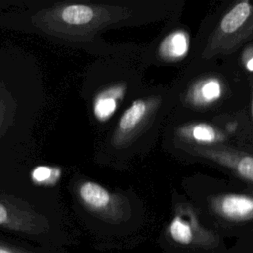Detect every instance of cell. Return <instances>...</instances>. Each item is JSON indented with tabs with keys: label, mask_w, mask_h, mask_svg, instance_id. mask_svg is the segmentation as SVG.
<instances>
[{
	"label": "cell",
	"mask_w": 253,
	"mask_h": 253,
	"mask_svg": "<svg viewBox=\"0 0 253 253\" xmlns=\"http://www.w3.org/2000/svg\"><path fill=\"white\" fill-rule=\"evenodd\" d=\"M178 135L188 141L198 144H213L224 140V134L213 126L206 123H196L181 126Z\"/></svg>",
	"instance_id": "12"
},
{
	"label": "cell",
	"mask_w": 253,
	"mask_h": 253,
	"mask_svg": "<svg viewBox=\"0 0 253 253\" xmlns=\"http://www.w3.org/2000/svg\"><path fill=\"white\" fill-rule=\"evenodd\" d=\"M0 253H68L67 248L34 243L0 233Z\"/></svg>",
	"instance_id": "11"
},
{
	"label": "cell",
	"mask_w": 253,
	"mask_h": 253,
	"mask_svg": "<svg viewBox=\"0 0 253 253\" xmlns=\"http://www.w3.org/2000/svg\"><path fill=\"white\" fill-rule=\"evenodd\" d=\"M250 110H251V116L253 119V88H252V96H251V105H250Z\"/></svg>",
	"instance_id": "15"
},
{
	"label": "cell",
	"mask_w": 253,
	"mask_h": 253,
	"mask_svg": "<svg viewBox=\"0 0 253 253\" xmlns=\"http://www.w3.org/2000/svg\"><path fill=\"white\" fill-rule=\"evenodd\" d=\"M218 213L230 219H246L253 216V197L243 194H224L213 200Z\"/></svg>",
	"instance_id": "9"
},
{
	"label": "cell",
	"mask_w": 253,
	"mask_h": 253,
	"mask_svg": "<svg viewBox=\"0 0 253 253\" xmlns=\"http://www.w3.org/2000/svg\"><path fill=\"white\" fill-rule=\"evenodd\" d=\"M253 37V1L235 3L219 20L202 52L203 58L226 55Z\"/></svg>",
	"instance_id": "4"
},
{
	"label": "cell",
	"mask_w": 253,
	"mask_h": 253,
	"mask_svg": "<svg viewBox=\"0 0 253 253\" xmlns=\"http://www.w3.org/2000/svg\"><path fill=\"white\" fill-rule=\"evenodd\" d=\"M170 233L174 240L182 244L190 243L193 236L191 226L179 215L172 220L170 224Z\"/></svg>",
	"instance_id": "13"
},
{
	"label": "cell",
	"mask_w": 253,
	"mask_h": 253,
	"mask_svg": "<svg viewBox=\"0 0 253 253\" xmlns=\"http://www.w3.org/2000/svg\"><path fill=\"white\" fill-rule=\"evenodd\" d=\"M44 95L37 60L17 47L0 46V185L29 179L27 164Z\"/></svg>",
	"instance_id": "1"
},
{
	"label": "cell",
	"mask_w": 253,
	"mask_h": 253,
	"mask_svg": "<svg viewBox=\"0 0 253 253\" xmlns=\"http://www.w3.org/2000/svg\"><path fill=\"white\" fill-rule=\"evenodd\" d=\"M160 104V97H147L133 101L122 114L111 136V144L115 148L128 146L153 120Z\"/></svg>",
	"instance_id": "5"
},
{
	"label": "cell",
	"mask_w": 253,
	"mask_h": 253,
	"mask_svg": "<svg viewBox=\"0 0 253 253\" xmlns=\"http://www.w3.org/2000/svg\"><path fill=\"white\" fill-rule=\"evenodd\" d=\"M0 233L54 247L67 248L72 243L58 190L37 185L30 178L0 185Z\"/></svg>",
	"instance_id": "3"
},
{
	"label": "cell",
	"mask_w": 253,
	"mask_h": 253,
	"mask_svg": "<svg viewBox=\"0 0 253 253\" xmlns=\"http://www.w3.org/2000/svg\"><path fill=\"white\" fill-rule=\"evenodd\" d=\"M245 65L249 71H253V56H251L250 58H247L245 60Z\"/></svg>",
	"instance_id": "14"
},
{
	"label": "cell",
	"mask_w": 253,
	"mask_h": 253,
	"mask_svg": "<svg viewBox=\"0 0 253 253\" xmlns=\"http://www.w3.org/2000/svg\"><path fill=\"white\" fill-rule=\"evenodd\" d=\"M200 155L231 169L241 178L253 182V156L213 148H195Z\"/></svg>",
	"instance_id": "7"
},
{
	"label": "cell",
	"mask_w": 253,
	"mask_h": 253,
	"mask_svg": "<svg viewBox=\"0 0 253 253\" xmlns=\"http://www.w3.org/2000/svg\"><path fill=\"white\" fill-rule=\"evenodd\" d=\"M126 7L67 1H0V27L40 35L64 45H81L126 17Z\"/></svg>",
	"instance_id": "2"
},
{
	"label": "cell",
	"mask_w": 253,
	"mask_h": 253,
	"mask_svg": "<svg viewBox=\"0 0 253 253\" xmlns=\"http://www.w3.org/2000/svg\"><path fill=\"white\" fill-rule=\"evenodd\" d=\"M126 91V85L123 82L114 83L98 91L91 103L94 119L99 123L109 121L118 110Z\"/></svg>",
	"instance_id": "6"
},
{
	"label": "cell",
	"mask_w": 253,
	"mask_h": 253,
	"mask_svg": "<svg viewBox=\"0 0 253 253\" xmlns=\"http://www.w3.org/2000/svg\"><path fill=\"white\" fill-rule=\"evenodd\" d=\"M190 47V37L183 30H176L168 34L160 42L158 47L159 56L170 62L183 59Z\"/></svg>",
	"instance_id": "10"
},
{
	"label": "cell",
	"mask_w": 253,
	"mask_h": 253,
	"mask_svg": "<svg viewBox=\"0 0 253 253\" xmlns=\"http://www.w3.org/2000/svg\"><path fill=\"white\" fill-rule=\"evenodd\" d=\"M224 92L220 79L214 76L204 77L196 81L187 92V101L194 107H208L218 101Z\"/></svg>",
	"instance_id": "8"
}]
</instances>
